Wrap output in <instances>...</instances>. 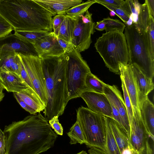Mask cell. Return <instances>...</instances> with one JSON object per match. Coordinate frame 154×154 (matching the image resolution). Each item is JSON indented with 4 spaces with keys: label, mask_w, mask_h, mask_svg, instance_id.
Returning <instances> with one entry per match:
<instances>
[{
    "label": "cell",
    "mask_w": 154,
    "mask_h": 154,
    "mask_svg": "<svg viewBox=\"0 0 154 154\" xmlns=\"http://www.w3.org/2000/svg\"><path fill=\"white\" fill-rule=\"evenodd\" d=\"M4 154H39L53 147L57 135L40 112L5 127Z\"/></svg>",
    "instance_id": "cell-1"
},
{
    "label": "cell",
    "mask_w": 154,
    "mask_h": 154,
    "mask_svg": "<svg viewBox=\"0 0 154 154\" xmlns=\"http://www.w3.org/2000/svg\"><path fill=\"white\" fill-rule=\"evenodd\" d=\"M0 15L15 32H52L53 15L34 0H0Z\"/></svg>",
    "instance_id": "cell-2"
},
{
    "label": "cell",
    "mask_w": 154,
    "mask_h": 154,
    "mask_svg": "<svg viewBox=\"0 0 154 154\" xmlns=\"http://www.w3.org/2000/svg\"><path fill=\"white\" fill-rule=\"evenodd\" d=\"M41 59L45 76L47 103L44 113L49 121L64 113L69 101L66 76L65 54Z\"/></svg>",
    "instance_id": "cell-3"
},
{
    "label": "cell",
    "mask_w": 154,
    "mask_h": 154,
    "mask_svg": "<svg viewBox=\"0 0 154 154\" xmlns=\"http://www.w3.org/2000/svg\"><path fill=\"white\" fill-rule=\"evenodd\" d=\"M125 29L129 53L128 64H135L146 76L152 80L154 52L151 46L150 30L140 29L134 23L126 26Z\"/></svg>",
    "instance_id": "cell-4"
},
{
    "label": "cell",
    "mask_w": 154,
    "mask_h": 154,
    "mask_svg": "<svg viewBox=\"0 0 154 154\" xmlns=\"http://www.w3.org/2000/svg\"><path fill=\"white\" fill-rule=\"evenodd\" d=\"M94 47L111 72L120 74L119 63L128 64V49L122 32L113 30L103 34L97 39Z\"/></svg>",
    "instance_id": "cell-5"
},
{
    "label": "cell",
    "mask_w": 154,
    "mask_h": 154,
    "mask_svg": "<svg viewBox=\"0 0 154 154\" xmlns=\"http://www.w3.org/2000/svg\"><path fill=\"white\" fill-rule=\"evenodd\" d=\"M76 113V121L86 140V145L105 149L106 136L105 116L83 106L78 108Z\"/></svg>",
    "instance_id": "cell-6"
},
{
    "label": "cell",
    "mask_w": 154,
    "mask_h": 154,
    "mask_svg": "<svg viewBox=\"0 0 154 154\" xmlns=\"http://www.w3.org/2000/svg\"><path fill=\"white\" fill-rule=\"evenodd\" d=\"M65 55L66 76L69 100L80 97L87 91L85 84L87 76L91 72L86 61L80 53L75 50Z\"/></svg>",
    "instance_id": "cell-7"
},
{
    "label": "cell",
    "mask_w": 154,
    "mask_h": 154,
    "mask_svg": "<svg viewBox=\"0 0 154 154\" xmlns=\"http://www.w3.org/2000/svg\"><path fill=\"white\" fill-rule=\"evenodd\" d=\"M18 54L35 93L45 108L48 98L41 58L37 56Z\"/></svg>",
    "instance_id": "cell-8"
},
{
    "label": "cell",
    "mask_w": 154,
    "mask_h": 154,
    "mask_svg": "<svg viewBox=\"0 0 154 154\" xmlns=\"http://www.w3.org/2000/svg\"><path fill=\"white\" fill-rule=\"evenodd\" d=\"M130 125L129 143L139 154H146V146L150 138L143 122L140 110L133 111Z\"/></svg>",
    "instance_id": "cell-9"
},
{
    "label": "cell",
    "mask_w": 154,
    "mask_h": 154,
    "mask_svg": "<svg viewBox=\"0 0 154 154\" xmlns=\"http://www.w3.org/2000/svg\"><path fill=\"white\" fill-rule=\"evenodd\" d=\"M75 25L71 42L75 50L80 53L89 48L92 42L91 35L94 32L95 22L84 23L80 16L75 18Z\"/></svg>",
    "instance_id": "cell-10"
},
{
    "label": "cell",
    "mask_w": 154,
    "mask_h": 154,
    "mask_svg": "<svg viewBox=\"0 0 154 154\" xmlns=\"http://www.w3.org/2000/svg\"><path fill=\"white\" fill-rule=\"evenodd\" d=\"M0 51L38 56L33 45L15 32L0 38Z\"/></svg>",
    "instance_id": "cell-11"
},
{
    "label": "cell",
    "mask_w": 154,
    "mask_h": 154,
    "mask_svg": "<svg viewBox=\"0 0 154 154\" xmlns=\"http://www.w3.org/2000/svg\"><path fill=\"white\" fill-rule=\"evenodd\" d=\"M80 97L86 104L91 111L112 119V109L110 102L103 93L86 91Z\"/></svg>",
    "instance_id": "cell-12"
},
{
    "label": "cell",
    "mask_w": 154,
    "mask_h": 154,
    "mask_svg": "<svg viewBox=\"0 0 154 154\" xmlns=\"http://www.w3.org/2000/svg\"><path fill=\"white\" fill-rule=\"evenodd\" d=\"M33 45L38 56L41 58L58 57L64 54V51L53 32Z\"/></svg>",
    "instance_id": "cell-13"
},
{
    "label": "cell",
    "mask_w": 154,
    "mask_h": 154,
    "mask_svg": "<svg viewBox=\"0 0 154 154\" xmlns=\"http://www.w3.org/2000/svg\"><path fill=\"white\" fill-rule=\"evenodd\" d=\"M130 65L136 87L140 109L148 95L154 88L152 80L145 76L135 64Z\"/></svg>",
    "instance_id": "cell-14"
},
{
    "label": "cell",
    "mask_w": 154,
    "mask_h": 154,
    "mask_svg": "<svg viewBox=\"0 0 154 154\" xmlns=\"http://www.w3.org/2000/svg\"><path fill=\"white\" fill-rule=\"evenodd\" d=\"M103 93L108 98L110 104L118 111L130 133L129 121L125 104L121 92L116 85H110L105 83Z\"/></svg>",
    "instance_id": "cell-15"
},
{
    "label": "cell",
    "mask_w": 154,
    "mask_h": 154,
    "mask_svg": "<svg viewBox=\"0 0 154 154\" xmlns=\"http://www.w3.org/2000/svg\"><path fill=\"white\" fill-rule=\"evenodd\" d=\"M119 66L120 76L124 82L131 100L133 110L140 111L137 89L130 65L120 63Z\"/></svg>",
    "instance_id": "cell-16"
},
{
    "label": "cell",
    "mask_w": 154,
    "mask_h": 154,
    "mask_svg": "<svg viewBox=\"0 0 154 154\" xmlns=\"http://www.w3.org/2000/svg\"><path fill=\"white\" fill-rule=\"evenodd\" d=\"M54 16L65 15L66 11L72 7L82 3V0H34Z\"/></svg>",
    "instance_id": "cell-17"
},
{
    "label": "cell",
    "mask_w": 154,
    "mask_h": 154,
    "mask_svg": "<svg viewBox=\"0 0 154 154\" xmlns=\"http://www.w3.org/2000/svg\"><path fill=\"white\" fill-rule=\"evenodd\" d=\"M0 83L8 92L18 93L28 88L20 77L13 72H0Z\"/></svg>",
    "instance_id": "cell-18"
},
{
    "label": "cell",
    "mask_w": 154,
    "mask_h": 154,
    "mask_svg": "<svg viewBox=\"0 0 154 154\" xmlns=\"http://www.w3.org/2000/svg\"><path fill=\"white\" fill-rule=\"evenodd\" d=\"M105 117L121 153L130 144L128 134L125 128L114 119Z\"/></svg>",
    "instance_id": "cell-19"
},
{
    "label": "cell",
    "mask_w": 154,
    "mask_h": 154,
    "mask_svg": "<svg viewBox=\"0 0 154 154\" xmlns=\"http://www.w3.org/2000/svg\"><path fill=\"white\" fill-rule=\"evenodd\" d=\"M21 60L15 52L0 51V72H11L19 74Z\"/></svg>",
    "instance_id": "cell-20"
},
{
    "label": "cell",
    "mask_w": 154,
    "mask_h": 154,
    "mask_svg": "<svg viewBox=\"0 0 154 154\" xmlns=\"http://www.w3.org/2000/svg\"><path fill=\"white\" fill-rule=\"evenodd\" d=\"M141 116L150 138L154 139V106L148 98L142 104L140 109Z\"/></svg>",
    "instance_id": "cell-21"
},
{
    "label": "cell",
    "mask_w": 154,
    "mask_h": 154,
    "mask_svg": "<svg viewBox=\"0 0 154 154\" xmlns=\"http://www.w3.org/2000/svg\"><path fill=\"white\" fill-rule=\"evenodd\" d=\"M105 121L106 133V147L103 149L91 146H86L89 149L88 152L89 154H121L106 119Z\"/></svg>",
    "instance_id": "cell-22"
},
{
    "label": "cell",
    "mask_w": 154,
    "mask_h": 154,
    "mask_svg": "<svg viewBox=\"0 0 154 154\" xmlns=\"http://www.w3.org/2000/svg\"><path fill=\"white\" fill-rule=\"evenodd\" d=\"M16 93L27 105L37 113H40L44 110L45 107L38 95L29 88Z\"/></svg>",
    "instance_id": "cell-23"
},
{
    "label": "cell",
    "mask_w": 154,
    "mask_h": 154,
    "mask_svg": "<svg viewBox=\"0 0 154 154\" xmlns=\"http://www.w3.org/2000/svg\"><path fill=\"white\" fill-rule=\"evenodd\" d=\"M75 25V18L67 15L60 26L56 37L71 42Z\"/></svg>",
    "instance_id": "cell-24"
},
{
    "label": "cell",
    "mask_w": 154,
    "mask_h": 154,
    "mask_svg": "<svg viewBox=\"0 0 154 154\" xmlns=\"http://www.w3.org/2000/svg\"><path fill=\"white\" fill-rule=\"evenodd\" d=\"M67 135L70 138V143L80 144L87 143V141L79 122L76 121L70 128Z\"/></svg>",
    "instance_id": "cell-25"
},
{
    "label": "cell",
    "mask_w": 154,
    "mask_h": 154,
    "mask_svg": "<svg viewBox=\"0 0 154 154\" xmlns=\"http://www.w3.org/2000/svg\"><path fill=\"white\" fill-rule=\"evenodd\" d=\"M105 84L91 72L87 76L85 84L87 91L103 93Z\"/></svg>",
    "instance_id": "cell-26"
},
{
    "label": "cell",
    "mask_w": 154,
    "mask_h": 154,
    "mask_svg": "<svg viewBox=\"0 0 154 154\" xmlns=\"http://www.w3.org/2000/svg\"><path fill=\"white\" fill-rule=\"evenodd\" d=\"M95 3L94 0H89L68 9L66 11L65 15L74 18L78 17L81 15H84L91 6Z\"/></svg>",
    "instance_id": "cell-27"
},
{
    "label": "cell",
    "mask_w": 154,
    "mask_h": 154,
    "mask_svg": "<svg viewBox=\"0 0 154 154\" xmlns=\"http://www.w3.org/2000/svg\"><path fill=\"white\" fill-rule=\"evenodd\" d=\"M15 32L32 44L50 32H44L16 31Z\"/></svg>",
    "instance_id": "cell-28"
},
{
    "label": "cell",
    "mask_w": 154,
    "mask_h": 154,
    "mask_svg": "<svg viewBox=\"0 0 154 154\" xmlns=\"http://www.w3.org/2000/svg\"><path fill=\"white\" fill-rule=\"evenodd\" d=\"M103 20L106 23V32L117 30L123 32L126 27L125 24L120 20L111 19L109 17L103 18Z\"/></svg>",
    "instance_id": "cell-29"
},
{
    "label": "cell",
    "mask_w": 154,
    "mask_h": 154,
    "mask_svg": "<svg viewBox=\"0 0 154 154\" xmlns=\"http://www.w3.org/2000/svg\"><path fill=\"white\" fill-rule=\"evenodd\" d=\"M120 77L122 82V87L123 92L125 100L124 102L126 107L130 124V125L133 116L132 107L130 98L127 91L123 80L122 77L120 76Z\"/></svg>",
    "instance_id": "cell-30"
},
{
    "label": "cell",
    "mask_w": 154,
    "mask_h": 154,
    "mask_svg": "<svg viewBox=\"0 0 154 154\" xmlns=\"http://www.w3.org/2000/svg\"><path fill=\"white\" fill-rule=\"evenodd\" d=\"M100 4L105 6L109 10L114 11L116 14L125 23V24L128 20L130 15L122 8L115 7L103 3H100Z\"/></svg>",
    "instance_id": "cell-31"
},
{
    "label": "cell",
    "mask_w": 154,
    "mask_h": 154,
    "mask_svg": "<svg viewBox=\"0 0 154 154\" xmlns=\"http://www.w3.org/2000/svg\"><path fill=\"white\" fill-rule=\"evenodd\" d=\"M13 30L11 26L0 15V38L11 34Z\"/></svg>",
    "instance_id": "cell-32"
},
{
    "label": "cell",
    "mask_w": 154,
    "mask_h": 154,
    "mask_svg": "<svg viewBox=\"0 0 154 154\" xmlns=\"http://www.w3.org/2000/svg\"><path fill=\"white\" fill-rule=\"evenodd\" d=\"M58 116L53 117L49 120L48 123L51 127L54 129L55 132L57 134L62 135L63 128L61 124L59 122Z\"/></svg>",
    "instance_id": "cell-33"
},
{
    "label": "cell",
    "mask_w": 154,
    "mask_h": 154,
    "mask_svg": "<svg viewBox=\"0 0 154 154\" xmlns=\"http://www.w3.org/2000/svg\"><path fill=\"white\" fill-rule=\"evenodd\" d=\"M18 75L24 82L28 88L35 93L21 60Z\"/></svg>",
    "instance_id": "cell-34"
},
{
    "label": "cell",
    "mask_w": 154,
    "mask_h": 154,
    "mask_svg": "<svg viewBox=\"0 0 154 154\" xmlns=\"http://www.w3.org/2000/svg\"><path fill=\"white\" fill-rule=\"evenodd\" d=\"M56 37L59 44L64 51V54H69L75 50L74 46L72 43Z\"/></svg>",
    "instance_id": "cell-35"
},
{
    "label": "cell",
    "mask_w": 154,
    "mask_h": 154,
    "mask_svg": "<svg viewBox=\"0 0 154 154\" xmlns=\"http://www.w3.org/2000/svg\"><path fill=\"white\" fill-rule=\"evenodd\" d=\"M65 17V15L59 14L56 15L53 18V32L55 36L56 35L58 29Z\"/></svg>",
    "instance_id": "cell-36"
},
{
    "label": "cell",
    "mask_w": 154,
    "mask_h": 154,
    "mask_svg": "<svg viewBox=\"0 0 154 154\" xmlns=\"http://www.w3.org/2000/svg\"><path fill=\"white\" fill-rule=\"evenodd\" d=\"M121 8L124 10L130 15L131 14H136L139 15L135 10L133 2V0H126Z\"/></svg>",
    "instance_id": "cell-37"
},
{
    "label": "cell",
    "mask_w": 154,
    "mask_h": 154,
    "mask_svg": "<svg viewBox=\"0 0 154 154\" xmlns=\"http://www.w3.org/2000/svg\"><path fill=\"white\" fill-rule=\"evenodd\" d=\"M95 3H103L115 7L121 8L124 4L123 0H94Z\"/></svg>",
    "instance_id": "cell-38"
},
{
    "label": "cell",
    "mask_w": 154,
    "mask_h": 154,
    "mask_svg": "<svg viewBox=\"0 0 154 154\" xmlns=\"http://www.w3.org/2000/svg\"><path fill=\"white\" fill-rule=\"evenodd\" d=\"M14 96L17 102L23 109L31 114L35 115L36 112L27 105L17 95L16 93H13Z\"/></svg>",
    "instance_id": "cell-39"
},
{
    "label": "cell",
    "mask_w": 154,
    "mask_h": 154,
    "mask_svg": "<svg viewBox=\"0 0 154 154\" xmlns=\"http://www.w3.org/2000/svg\"><path fill=\"white\" fill-rule=\"evenodd\" d=\"M5 148V137L3 132L0 129V154H4Z\"/></svg>",
    "instance_id": "cell-40"
},
{
    "label": "cell",
    "mask_w": 154,
    "mask_h": 154,
    "mask_svg": "<svg viewBox=\"0 0 154 154\" xmlns=\"http://www.w3.org/2000/svg\"><path fill=\"white\" fill-rule=\"evenodd\" d=\"M121 154H139V153L130 144L122 151Z\"/></svg>",
    "instance_id": "cell-41"
},
{
    "label": "cell",
    "mask_w": 154,
    "mask_h": 154,
    "mask_svg": "<svg viewBox=\"0 0 154 154\" xmlns=\"http://www.w3.org/2000/svg\"><path fill=\"white\" fill-rule=\"evenodd\" d=\"M94 29L100 31L105 30L106 29V23L103 20L99 22H97L95 26Z\"/></svg>",
    "instance_id": "cell-42"
},
{
    "label": "cell",
    "mask_w": 154,
    "mask_h": 154,
    "mask_svg": "<svg viewBox=\"0 0 154 154\" xmlns=\"http://www.w3.org/2000/svg\"><path fill=\"white\" fill-rule=\"evenodd\" d=\"M151 15L154 17V0H146Z\"/></svg>",
    "instance_id": "cell-43"
},
{
    "label": "cell",
    "mask_w": 154,
    "mask_h": 154,
    "mask_svg": "<svg viewBox=\"0 0 154 154\" xmlns=\"http://www.w3.org/2000/svg\"><path fill=\"white\" fill-rule=\"evenodd\" d=\"M133 2L135 10L139 14L140 11L141 4L137 0H133Z\"/></svg>",
    "instance_id": "cell-44"
},
{
    "label": "cell",
    "mask_w": 154,
    "mask_h": 154,
    "mask_svg": "<svg viewBox=\"0 0 154 154\" xmlns=\"http://www.w3.org/2000/svg\"><path fill=\"white\" fill-rule=\"evenodd\" d=\"M146 154H154L153 146L152 147L150 143L149 140L147 143Z\"/></svg>",
    "instance_id": "cell-45"
},
{
    "label": "cell",
    "mask_w": 154,
    "mask_h": 154,
    "mask_svg": "<svg viewBox=\"0 0 154 154\" xmlns=\"http://www.w3.org/2000/svg\"><path fill=\"white\" fill-rule=\"evenodd\" d=\"M133 24V23L132 15V14H131L130 15L128 20L125 24L126 26H131Z\"/></svg>",
    "instance_id": "cell-46"
},
{
    "label": "cell",
    "mask_w": 154,
    "mask_h": 154,
    "mask_svg": "<svg viewBox=\"0 0 154 154\" xmlns=\"http://www.w3.org/2000/svg\"><path fill=\"white\" fill-rule=\"evenodd\" d=\"M3 88L0 83V102L3 100L5 96L3 92Z\"/></svg>",
    "instance_id": "cell-47"
},
{
    "label": "cell",
    "mask_w": 154,
    "mask_h": 154,
    "mask_svg": "<svg viewBox=\"0 0 154 154\" xmlns=\"http://www.w3.org/2000/svg\"><path fill=\"white\" fill-rule=\"evenodd\" d=\"M109 14L111 17H114L116 15V14L114 11H110Z\"/></svg>",
    "instance_id": "cell-48"
},
{
    "label": "cell",
    "mask_w": 154,
    "mask_h": 154,
    "mask_svg": "<svg viewBox=\"0 0 154 154\" xmlns=\"http://www.w3.org/2000/svg\"><path fill=\"white\" fill-rule=\"evenodd\" d=\"M76 154H88V153L85 151L82 150Z\"/></svg>",
    "instance_id": "cell-49"
}]
</instances>
